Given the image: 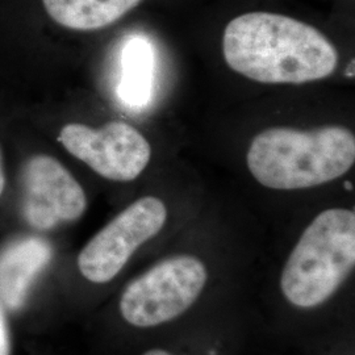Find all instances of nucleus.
<instances>
[{
    "mask_svg": "<svg viewBox=\"0 0 355 355\" xmlns=\"http://www.w3.org/2000/svg\"><path fill=\"white\" fill-rule=\"evenodd\" d=\"M223 54L233 71L268 85L321 80L336 71L340 58L316 26L266 11L232 19L224 29Z\"/></svg>",
    "mask_w": 355,
    "mask_h": 355,
    "instance_id": "nucleus-1",
    "label": "nucleus"
},
{
    "mask_svg": "<svg viewBox=\"0 0 355 355\" xmlns=\"http://www.w3.org/2000/svg\"><path fill=\"white\" fill-rule=\"evenodd\" d=\"M21 216L37 232L73 224L85 215L87 196L73 174L58 159L40 154L21 171Z\"/></svg>",
    "mask_w": 355,
    "mask_h": 355,
    "instance_id": "nucleus-7",
    "label": "nucleus"
},
{
    "mask_svg": "<svg viewBox=\"0 0 355 355\" xmlns=\"http://www.w3.org/2000/svg\"><path fill=\"white\" fill-rule=\"evenodd\" d=\"M354 266V211L325 209L306 225L287 257L280 293L296 309H318L341 290Z\"/></svg>",
    "mask_w": 355,
    "mask_h": 355,
    "instance_id": "nucleus-3",
    "label": "nucleus"
},
{
    "mask_svg": "<svg viewBox=\"0 0 355 355\" xmlns=\"http://www.w3.org/2000/svg\"><path fill=\"white\" fill-rule=\"evenodd\" d=\"M355 161L354 133L341 125L268 128L254 137L246 164L263 187L305 190L345 175Z\"/></svg>",
    "mask_w": 355,
    "mask_h": 355,
    "instance_id": "nucleus-2",
    "label": "nucleus"
},
{
    "mask_svg": "<svg viewBox=\"0 0 355 355\" xmlns=\"http://www.w3.org/2000/svg\"><path fill=\"white\" fill-rule=\"evenodd\" d=\"M154 51L145 37L128 40L121 53V74L117 94L128 107L140 110L152 99Z\"/></svg>",
    "mask_w": 355,
    "mask_h": 355,
    "instance_id": "nucleus-10",
    "label": "nucleus"
},
{
    "mask_svg": "<svg viewBox=\"0 0 355 355\" xmlns=\"http://www.w3.org/2000/svg\"><path fill=\"white\" fill-rule=\"evenodd\" d=\"M209 272L193 254L159 259L130 280L120 293L117 311L135 329H153L175 321L203 296Z\"/></svg>",
    "mask_w": 355,
    "mask_h": 355,
    "instance_id": "nucleus-4",
    "label": "nucleus"
},
{
    "mask_svg": "<svg viewBox=\"0 0 355 355\" xmlns=\"http://www.w3.org/2000/svg\"><path fill=\"white\" fill-rule=\"evenodd\" d=\"M51 257L48 243L38 237L11 242L0 253V300L3 305L19 306L26 287Z\"/></svg>",
    "mask_w": 355,
    "mask_h": 355,
    "instance_id": "nucleus-8",
    "label": "nucleus"
},
{
    "mask_svg": "<svg viewBox=\"0 0 355 355\" xmlns=\"http://www.w3.org/2000/svg\"><path fill=\"white\" fill-rule=\"evenodd\" d=\"M6 189V174H4V168H3V158H1V152H0V198Z\"/></svg>",
    "mask_w": 355,
    "mask_h": 355,
    "instance_id": "nucleus-13",
    "label": "nucleus"
},
{
    "mask_svg": "<svg viewBox=\"0 0 355 355\" xmlns=\"http://www.w3.org/2000/svg\"><path fill=\"white\" fill-rule=\"evenodd\" d=\"M11 353H12L11 328L8 324L6 306L0 300V355H11Z\"/></svg>",
    "mask_w": 355,
    "mask_h": 355,
    "instance_id": "nucleus-11",
    "label": "nucleus"
},
{
    "mask_svg": "<svg viewBox=\"0 0 355 355\" xmlns=\"http://www.w3.org/2000/svg\"><path fill=\"white\" fill-rule=\"evenodd\" d=\"M142 0H42L57 24L71 31L91 32L112 26Z\"/></svg>",
    "mask_w": 355,
    "mask_h": 355,
    "instance_id": "nucleus-9",
    "label": "nucleus"
},
{
    "mask_svg": "<svg viewBox=\"0 0 355 355\" xmlns=\"http://www.w3.org/2000/svg\"><path fill=\"white\" fill-rule=\"evenodd\" d=\"M141 355H175L165 347H152Z\"/></svg>",
    "mask_w": 355,
    "mask_h": 355,
    "instance_id": "nucleus-12",
    "label": "nucleus"
},
{
    "mask_svg": "<svg viewBox=\"0 0 355 355\" xmlns=\"http://www.w3.org/2000/svg\"><path fill=\"white\" fill-rule=\"evenodd\" d=\"M58 140L98 175L114 182L135 180L152 158L150 144L140 130L117 120L101 128L67 124L61 129Z\"/></svg>",
    "mask_w": 355,
    "mask_h": 355,
    "instance_id": "nucleus-6",
    "label": "nucleus"
},
{
    "mask_svg": "<svg viewBox=\"0 0 355 355\" xmlns=\"http://www.w3.org/2000/svg\"><path fill=\"white\" fill-rule=\"evenodd\" d=\"M167 217V207L157 196L129 204L82 248L76 258L80 277L96 286L111 283L141 246L164 229Z\"/></svg>",
    "mask_w": 355,
    "mask_h": 355,
    "instance_id": "nucleus-5",
    "label": "nucleus"
}]
</instances>
